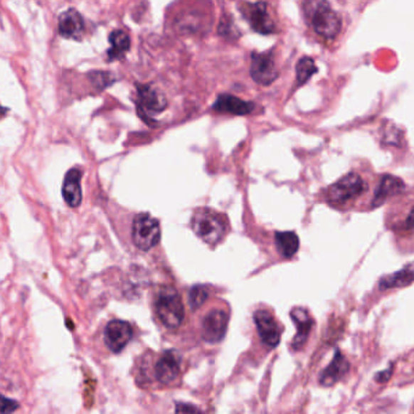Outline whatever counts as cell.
<instances>
[{"instance_id": "3", "label": "cell", "mask_w": 414, "mask_h": 414, "mask_svg": "<svg viewBox=\"0 0 414 414\" xmlns=\"http://www.w3.org/2000/svg\"><path fill=\"white\" fill-rule=\"evenodd\" d=\"M156 315L164 327L175 329L180 327L185 317V307L181 297L171 287H164L158 292L156 302Z\"/></svg>"}, {"instance_id": "9", "label": "cell", "mask_w": 414, "mask_h": 414, "mask_svg": "<svg viewBox=\"0 0 414 414\" xmlns=\"http://www.w3.org/2000/svg\"><path fill=\"white\" fill-rule=\"evenodd\" d=\"M252 78L261 85H270L277 79L278 70L271 53H253L250 65Z\"/></svg>"}, {"instance_id": "4", "label": "cell", "mask_w": 414, "mask_h": 414, "mask_svg": "<svg viewBox=\"0 0 414 414\" xmlns=\"http://www.w3.org/2000/svg\"><path fill=\"white\" fill-rule=\"evenodd\" d=\"M367 190V184L357 173H349L333 184L327 190L328 203L340 206L348 201L356 199Z\"/></svg>"}, {"instance_id": "14", "label": "cell", "mask_w": 414, "mask_h": 414, "mask_svg": "<svg viewBox=\"0 0 414 414\" xmlns=\"http://www.w3.org/2000/svg\"><path fill=\"white\" fill-rule=\"evenodd\" d=\"M406 190V185L401 179L393 175L386 174L381 176V181L378 184L374 196L372 199V208L381 207L386 203L388 199L393 196L401 195Z\"/></svg>"}, {"instance_id": "21", "label": "cell", "mask_w": 414, "mask_h": 414, "mask_svg": "<svg viewBox=\"0 0 414 414\" xmlns=\"http://www.w3.org/2000/svg\"><path fill=\"white\" fill-rule=\"evenodd\" d=\"M110 43H111V48L107 51V58L110 61L124 58V55L130 49V38L127 32L120 29L113 31L112 33L110 34Z\"/></svg>"}, {"instance_id": "17", "label": "cell", "mask_w": 414, "mask_h": 414, "mask_svg": "<svg viewBox=\"0 0 414 414\" xmlns=\"http://www.w3.org/2000/svg\"><path fill=\"white\" fill-rule=\"evenodd\" d=\"M80 180H82V170L73 168L67 173L63 181V196L65 202L70 208L79 207L82 202V187H80Z\"/></svg>"}, {"instance_id": "16", "label": "cell", "mask_w": 414, "mask_h": 414, "mask_svg": "<svg viewBox=\"0 0 414 414\" xmlns=\"http://www.w3.org/2000/svg\"><path fill=\"white\" fill-rule=\"evenodd\" d=\"M350 363L340 350H336L333 360L319 376V384L323 386H334L348 374Z\"/></svg>"}, {"instance_id": "10", "label": "cell", "mask_w": 414, "mask_h": 414, "mask_svg": "<svg viewBox=\"0 0 414 414\" xmlns=\"http://www.w3.org/2000/svg\"><path fill=\"white\" fill-rule=\"evenodd\" d=\"M254 322L257 324L261 341L269 348H276L281 341L282 328L272 314L267 310L255 311Z\"/></svg>"}, {"instance_id": "25", "label": "cell", "mask_w": 414, "mask_h": 414, "mask_svg": "<svg viewBox=\"0 0 414 414\" xmlns=\"http://www.w3.org/2000/svg\"><path fill=\"white\" fill-rule=\"evenodd\" d=\"M390 377H391V368L386 372L378 373L376 381H379V383H386V381H389Z\"/></svg>"}, {"instance_id": "5", "label": "cell", "mask_w": 414, "mask_h": 414, "mask_svg": "<svg viewBox=\"0 0 414 414\" xmlns=\"http://www.w3.org/2000/svg\"><path fill=\"white\" fill-rule=\"evenodd\" d=\"M132 236H133L134 245H137L140 250L147 252L149 249L156 247L161 240L159 221L149 214H145V213L139 214L135 216L133 221Z\"/></svg>"}, {"instance_id": "27", "label": "cell", "mask_w": 414, "mask_h": 414, "mask_svg": "<svg viewBox=\"0 0 414 414\" xmlns=\"http://www.w3.org/2000/svg\"><path fill=\"white\" fill-rule=\"evenodd\" d=\"M176 410H178V412H196V410H199L193 406H181V405H178Z\"/></svg>"}, {"instance_id": "18", "label": "cell", "mask_w": 414, "mask_h": 414, "mask_svg": "<svg viewBox=\"0 0 414 414\" xmlns=\"http://www.w3.org/2000/svg\"><path fill=\"white\" fill-rule=\"evenodd\" d=\"M213 110L216 112L231 113L235 116H245L253 112L254 105L252 102H247L243 100L238 99L236 96L220 95L216 100V104L213 105Z\"/></svg>"}, {"instance_id": "13", "label": "cell", "mask_w": 414, "mask_h": 414, "mask_svg": "<svg viewBox=\"0 0 414 414\" xmlns=\"http://www.w3.org/2000/svg\"><path fill=\"white\" fill-rule=\"evenodd\" d=\"M290 319L297 327V336L292 341V348L293 350H302L304 345L307 344V338L310 336L315 321L311 317L309 310L304 307H294L290 311Z\"/></svg>"}, {"instance_id": "7", "label": "cell", "mask_w": 414, "mask_h": 414, "mask_svg": "<svg viewBox=\"0 0 414 414\" xmlns=\"http://www.w3.org/2000/svg\"><path fill=\"white\" fill-rule=\"evenodd\" d=\"M181 372V357L175 350L161 352L154 363V378L161 386H171Z\"/></svg>"}, {"instance_id": "20", "label": "cell", "mask_w": 414, "mask_h": 414, "mask_svg": "<svg viewBox=\"0 0 414 414\" xmlns=\"http://www.w3.org/2000/svg\"><path fill=\"white\" fill-rule=\"evenodd\" d=\"M275 243H276L278 253L281 254L282 257L290 259V258L294 257L298 252L300 240H299L298 235L295 232H276Z\"/></svg>"}, {"instance_id": "15", "label": "cell", "mask_w": 414, "mask_h": 414, "mask_svg": "<svg viewBox=\"0 0 414 414\" xmlns=\"http://www.w3.org/2000/svg\"><path fill=\"white\" fill-rule=\"evenodd\" d=\"M58 33L63 38L79 41L84 34V21L82 15L75 9H70L61 14L58 17Z\"/></svg>"}, {"instance_id": "11", "label": "cell", "mask_w": 414, "mask_h": 414, "mask_svg": "<svg viewBox=\"0 0 414 414\" xmlns=\"http://www.w3.org/2000/svg\"><path fill=\"white\" fill-rule=\"evenodd\" d=\"M133 338V328L125 321L113 319L105 328V343L115 354L122 351Z\"/></svg>"}, {"instance_id": "19", "label": "cell", "mask_w": 414, "mask_h": 414, "mask_svg": "<svg viewBox=\"0 0 414 414\" xmlns=\"http://www.w3.org/2000/svg\"><path fill=\"white\" fill-rule=\"evenodd\" d=\"M413 282L414 261L403 266L398 272L381 277L378 283V287L381 290H393V288H403V287L410 286Z\"/></svg>"}, {"instance_id": "6", "label": "cell", "mask_w": 414, "mask_h": 414, "mask_svg": "<svg viewBox=\"0 0 414 414\" xmlns=\"http://www.w3.org/2000/svg\"><path fill=\"white\" fill-rule=\"evenodd\" d=\"M137 113L142 120H149L166 107V100L157 89L146 84L137 85Z\"/></svg>"}, {"instance_id": "23", "label": "cell", "mask_w": 414, "mask_h": 414, "mask_svg": "<svg viewBox=\"0 0 414 414\" xmlns=\"http://www.w3.org/2000/svg\"><path fill=\"white\" fill-rule=\"evenodd\" d=\"M207 298L208 290L206 287L195 286L191 288L190 294H189V302H190L191 307H192L193 310L202 307L204 302L207 300Z\"/></svg>"}, {"instance_id": "24", "label": "cell", "mask_w": 414, "mask_h": 414, "mask_svg": "<svg viewBox=\"0 0 414 414\" xmlns=\"http://www.w3.org/2000/svg\"><path fill=\"white\" fill-rule=\"evenodd\" d=\"M18 408V403L13 400L9 398H3V405H1V413H9V412H14Z\"/></svg>"}, {"instance_id": "8", "label": "cell", "mask_w": 414, "mask_h": 414, "mask_svg": "<svg viewBox=\"0 0 414 414\" xmlns=\"http://www.w3.org/2000/svg\"><path fill=\"white\" fill-rule=\"evenodd\" d=\"M240 13L258 33L271 34L276 32V26L270 16L267 5L264 1L243 3L240 6Z\"/></svg>"}, {"instance_id": "12", "label": "cell", "mask_w": 414, "mask_h": 414, "mask_svg": "<svg viewBox=\"0 0 414 414\" xmlns=\"http://www.w3.org/2000/svg\"><path fill=\"white\" fill-rule=\"evenodd\" d=\"M228 315L223 309H213L204 316L202 336L207 343H218L228 329Z\"/></svg>"}, {"instance_id": "1", "label": "cell", "mask_w": 414, "mask_h": 414, "mask_svg": "<svg viewBox=\"0 0 414 414\" xmlns=\"http://www.w3.org/2000/svg\"><path fill=\"white\" fill-rule=\"evenodd\" d=\"M305 15L319 37L334 39L341 31L339 15L331 8L327 0H305Z\"/></svg>"}, {"instance_id": "2", "label": "cell", "mask_w": 414, "mask_h": 414, "mask_svg": "<svg viewBox=\"0 0 414 414\" xmlns=\"http://www.w3.org/2000/svg\"><path fill=\"white\" fill-rule=\"evenodd\" d=\"M192 228L201 240L209 245H216L226 235V221L224 216L209 208H201L193 213Z\"/></svg>"}, {"instance_id": "26", "label": "cell", "mask_w": 414, "mask_h": 414, "mask_svg": "<svg viewBox=\"0 0 414 414\" xmlns=\"http://www.w3.org/2000/svg\"><path fill=\"white\" fill-rule=\"evenodd\" d=\"M405 228L407 230H414V207L412 211H410V214L406 218V221H405Z\"/></svg>"}, {"instance_id": "22", "label": "cell", "mask_w": 414, "mask_h": 414, "mask_svg": "<svg viewBox=\"0 0 414 414\" xmlns=\"http://www.w3.org/2000/svg\"><path fill=\"white\" fill-rule=\"evenodd\" d=\"M317 72V67L311 58H302L297 63V82L299 85L307 83V80Z\"/></svg>"}]
</instances>
